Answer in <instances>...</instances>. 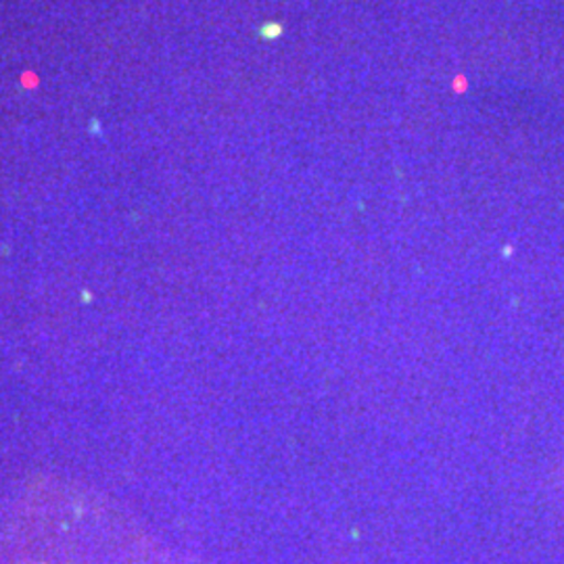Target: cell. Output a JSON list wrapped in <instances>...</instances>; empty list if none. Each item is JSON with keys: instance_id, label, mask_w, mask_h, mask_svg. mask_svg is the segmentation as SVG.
I'll use <instances>...</instances> for the list:
<instances>
[{"instance_id": "obj_1", "label": "cell", "mask_w": 564, "mask_h": 564, "mask_svg": "<svg viewBox=\"0 0 564 564\" xmlns=\"http://www.w3.org/2000/svg\"><path fill=\"white\" fill-rule=\"evenodd\" d=\"M464 78L460 76V78H456V82L452 84V88H456V90H460V93H464L466 90V84H464Z\"/></svg>"}]
</instances>
